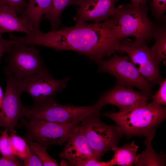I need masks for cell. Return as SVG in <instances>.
<instances>
[{
    "label": "cell",
    "instance_id": "obj_1",
    "mask_svg": "<svg viewBox=\"0 0 166 166\" xmlns=\"http://www.w3.org/2000/svg\"><path fill=\"white\" fill-rule=\"evenodd\" d=\"M121 40L107 20L88 23L78 20L73 27H64L45 33L40 30L35 31L26 36V42L30 45L49 47L57 51H74L98 63L104 57L119 52Z\"/></svg>",
    "mask_w": 166,
    "mask_h": 166
},
{
    "label": "cell",
    "instance_id": "obj_2",
    "mask_svg": "<svg viewBox=\"0 0 166 166\" xmlns=\"http://www.w3.org/2000/svg\"><path fill=\"white\" fill-rule=\"evenodd\" d=\"M146 3L135 6L132 3L118 6L114 15L107 20L115 34L122 39L128 36L146 42L152 37L155 27L148 15Z\"/></svg>",
    "mask_w": 166,
    "mask_h": 166
},
{
    "label": "cell",
    "instance_id": "obj_3",
    "mask_svg": "<svg viewBox=\"0 0 166 166\" xmlns=\"http://www.w3.org/2000/svg\"><path fill=\"white\" fill-rule=\"evenodd\" d=\"M165 108L152 102L124 112L106 113L103 115L114 121L128 136H147L166 117Z\"/></svg>",
    "mask_w": 166,
    "mask_h": 166
},
{
    "label": "cell",
    "instance_id": "obj_4",
    "mask_svg": "<svg viewBox=\"0 0 166 166\" xmlns=\"http://www.w3.org/2000/svg\"><path fill=\"white\" fill-rule=\"evenodd\" d=\"M103 106L98 101L94 105L83 106L61 105L55 102L43 106L26 107L24 117L26 120L79 123L89 117L99 115Z\"/></svg>",
    "mask_w": 166,
    "mask_h": 166
},
{
    "label": "cell",
    "instance_id": "obj_5",
    "mask_svg": "<svg viewBox=\"0 0 166 166\" xmlns=\"http://www.w3.org/2000/svg\"><path fill=\"white\" fill-rule=\"evenodd\" d=\"M79 124L26 120L23 118L17 126L26 128L25 138L37 141L47 148L51 145L62 144Z\"/></svg>",
    "mask_w": 166,
    "mask_h": 166
},
{
    "label": "cell",
    "instance_id": "obj_6",
    "mask_svg": "<svg viewBox=\"0 0 166 166\" xmlns=\"http://www.w3.org/2000/svg\"><path fill=\"white\" fill-rule=\"evenodd\" d=\"M5 53L6 67L19 83L30 77L48 71L38 51L33 46L18 44L14 42Z\"/></svg>",
    "mask_w": 166,
    "mask_h": 166
},
{
    "label": "cell",
    "instance_id": "obj_7",
    "mask_svg": "<svg viewBox=\"0 0 166 166\" xmlns=\"http://www.w3.org/2000/svg\"><path fill=\"white\" fill-rule=\"evenodd\" d=\"M127 56L115 53L108 60L101 61L98 70L114 76L118 85L127 87H136L148 97L152 93L153 83L146 80Z\"/></svg>",
    "mask_w": 166,
    "mask_h": 166
},
{
    "label": "cell",
    "instance_id": "obj_8",
    "mask_svg": "<svg viewBox=\"0 0 166 166\" xmlns=\"http://www.w3.org/2000/svg\"><path fill=\"white\" fill-rule=\"evenodd\" d=\"M69 79H57L48 71H43L19 82V89L22 93L26 92L30 96L33 106H43L55 102L56 94L66 87Z\"/></svg>",
    "mask_w": 166,
    "mask_h": 166
},
{
    "label": "cell",
    "instance_id": "obj_9",
    "mask_svg": "<svg viewBox=\"0 0 166 166\" xmlns=\"http://www.w3.org/2000/svg\"><path fill=\"white\" fill-rule=\"evenodd\" d=\"M99 115L84 120L79 126L91 147L101 158L104 153L117 144L123 132L118 126L103 123Z\"/></svg>",
    "mask_w": 166,
    "mask_h": 166
},
{
    "label": "cell",
    "instance_id": "obj_10",
    "mask_svg": "<svg viewBox=\"0 0 166 166\" xmlns=\"http://www.w3.org/2000/svg\"><path fill=\"white\" fill-rule=\"evenodd\" d=\"M4 72L6 84L0 104V127L7 128L10 133L16 132L14 128L18 120L24 117L26 106L20 100L19 82L6 67Z\"/></svg>",
    "mask_w": 166,
    "mask_h": 166
},
{
    "label": "cell",
    "instance_id": "obj_11",
    "mask_svg": "<svg viewBox=\"0 0 166 166\" xmlns=\"http://www.w3.org/2000/svg\"><path fill=\"white\" fill-rule=\"evenodd\" d=\"M118 50L126 53L134 65H140L138 69L146 80L153 83H162L163 80L158 65L154 61L146 42L132 41L124 38L121 40Z\"/></svg>",
    "mask_w": 166,
    "mask_h": 166
},
{
    "label": "cell",
    "instance_id": "obj_12",
    "mask_svg": "<svg viewBox=\"0 0 166 166\" xmlns=\"http://www.w3.org/2000/svg\"><path fill=\"white\" fill-rule=\"evenodd\" d=\"M79 124L69 137L66 145L59 154L70 164L76 166L91 158L100 160L101 158L91 146Z\"/></svg>",
    "mask_w": 166,
    "mask_h": 166
},
{
    "label": "cell",
    "instance_id": "obj_13",
    "mask_svg": "<svg viewBox=\"0 0 166 166\" xmlns=\"http://www.w3.org/2000/svg\"><path fill=\"white\" fill-rule=\"evenodd\" d=\"M148 99L132 88L117 85L103 93L98 101L104 106L108 104L116 106L119 112H124L147 104Z\"/></svg>",
    "mask_w": 166,
    "mask_h": 166
},
{
    "label": "cell",
    "instance_id": "obj_14",
    "mask_svg": "<svg viewBox=\"0 0 166 166\" xmlns=\"http://www.w3.org/2000/svg\"><path fill=\"white\" fill-rule=\"evenodd\" d=\"M118 0H79L76 9L77 20L95 23L105 21L114 14Z\"/></svg>",
    "mask_w": 166,
    "mask_h": 166
},
{
    "label": "cell",
    "instance_id": "obj_15",
    "mask_svg": "<svg viewBox=\"0 0 166 166\" xmlns=\"http://www.w3.org/2000/svg\"><path fill=\"white\" fill-rule=\"evenodd\" d=\"M10 7L0 4V34L13 32L31 34L35 30L28 25Z\"/></svg>",
    "mask_w": 166,
    "mask_h": 166
},
{
    "label": "cell",
    "instance_id": "obj_16",
    "mask_svg": "<svg viewBox=\"0 0 166 166\" xmlns=\"http://www.w3.org/2000/svg\"><path fill=\"white\" fill-rule=\"evenodd\" d=\"M52 0H29L20 17L34 30H40L42 17L50 8Z\"/></svg>",
    "mask_w": 166,
    "mask_h": 166
},
{
    "label": "cell",
    "instance_id": "obj_17",
    "mask_svg": "<svg viewBox=\"0 0 166 166\" xmlns=\"http://www.w3.org/2000/svg\"><path fill=\"white\" fill-rule=\"evenodd\" d=\"M138 148L134 141L120 148L114 147L111 150L114 151V155L109 161L111 166H131L134 164L137 160L136 153Z\"/></svg>",
    "mask_w": 166,
    "mask_h": 166
},
{
    "label": "cell",
    "instance_id": "obj_18",
    "mask_svg": "<svg viewBox=\"0 0 166 166\" xmlns=\"http://www.w3.org/2000/svg\"><path fill=\"white\" fill-rule=\"evenodd\" d=\"M155 133V130L146 136L145 144V150L137 155V160L134 164L137 166H164V158L156 153L152 147L151 141Z\"/></svg>",
    "mask_w": 166,
    "mask_h": 166
},
{
    "label": "cell",
    "instance_id": "obj_19",
    "mask_svg": "<svg viewBox=\"0 0 166 166\" xmlns=\"http://www.w3.org/2000/svg\"><path fill=\"white\" fill-rule=\"evenodd\" d=\"M152 37L155 39V42L150 51L154 61L158 65L166 57L165 25L155 27Z\"/></svg>",
    "mask_w": 166,
    "mask_h": 166
},
{
    "label": "cell",
    "instance_id": "obj_20",
    "mask_svg": "<svg viewBox=\"0 0 166 166\" xmlns=\"http://www.w3.org/2000/svg\"><path fill=\"white\" fill-rule=\"evenodd\" d=\"M79 0H52L48 11L44 15V19L50 22L53 30L59 28L61 15L65 9L72 5H77Z\"/></svg>",
    "mask_w": 166,
    "mask_h": 166
},
{
    "label": "cell",
    "instance_id": "obj_21",
    "mask_svg": "<svg viewBox=\"0 0 166 166\" xmlns=\"http://www.w3.org/2000/svg\"><path fill=\"white\" fill-rule=\"evenodd\" d=\"M16 132L10 133V140L14 154L23 160L30 155L31 148L23 138L16 135Z\"/></svg>",
    "mask_w": 166,
    "mask_h": 166
},
{
    "label": "cell",
    "instance_id": "obj_22",
    "mask_svg": "<svg viewBox=\"0 0 166 166\" xmlns=\"http://www.w3.org/2000/svg\"><path fill=\"white\" fill-rule=\"evenodd\" d=\"M23 138L31 149L39 158L43 166H59L57 161L47 153L46 148L38 142H35L25 138Z\"/></svg>",
    "mask_w": 166,
    "mask_h": 166
},
{
    "label": "cell",
    "instance_id": "obj_23",
    "mask_svg": "<svg viewBox=\"0 0 166 166\" xmlns=\"http://www.w3.org/2000/svg\"><path fill=\"white\" fill-rule=\"evenodd\" d=\"M8 132L5 128L0 135V153L4 157L14 158L16 156L13 152Z\"/></svg>",
    "mask_w": 166,
    "mask_h": 166
},
{
    "label": "cell",
    "instance_id": "obj_24",
    "mask_svg": "<svg viewBox=\"0 0 166 166\" xmlns=\"http://www.w3.org/2000/svg\"><path fill=\"white\" fill-rule=\"evenodd\" d=\"M152 103L158 105L166 104V80H163L157 92L152 97Z\"/></svg>",
    "mask_w": 166,
    "mask_h": 166
},
{
    "label": "cell",
    "instance_id": "obj_25",
    "mask_svg": "<svg viewBox=\"0 0 166 166\" xmlns=\"http://www.w3.org/2000/svg\"><path fill=\"white\" fill-rule=\"evenodd\" d=\"M0 4L10 7L18 14L23 11L27 4L26 0H0Z\"/></svg>",
    "mask_w": 166,
    "mask_h": 166
},
{
    "label": "cell",
    "instance_id": "obj_26",
    "mask_svg": "<svg viewBox=\"0 0 166 166\" xmlns=\"http://www.w3.org/2000/svg\"><path fill=\"white\" fill-rule=\"evenodd\" d=\"M151 8L155 15H163L166 11V0H152Z\"/></svg>",
    "mask_w": 166,
    "mask_h": 166
},
{
    "label": "cell",
    "instance_id": "obj_27",
    "mask_svg": "<svg viewBox=\"0 0 166 166\" xmlns=\"http://www.w3.org/2000/svg\"><path fill=\"white\" fill-rule=\"evenodd\" d=\"M20 159L17 156L14 158L0 156V166H24L23 160Z\"/></svg>",
    "mask_w": 166,
    "mask_h": 166
},
{
    "label": "cell",
    "instance_id": "obj_28",
    "mask_svg": "<svg viewBox=\"0 0 166 166\" xmlns=\"http://www.w3.org/2000/svg\"><path fill=\"white\" fill-rule=\"evenodd\" d=\"M23 160L25 166H43L39 158L31 149L30 155Z\"/></svg>",
    "mask_w": 166,
    "mask_h": 166
},
{
    "label": "cell",
    "instance_id": "obj_29",
    "mask_svg": "<svg viewBox=\"0 0 166 166\" xmlns=\"http://www.w3.org/2000/svg\"><path fill=\"white\" fill-rule=\"evenodd\" d=\"M110 162L101 161L98 159L92 158L85 160L80 164L79 166H110Z\"/></svg>",
    "mask_w": 166,
    "mask_h": 166
},
{
    "label": "cell",
    "instance_id": "obj_30",
    "mask_svg": "<svg viewBox=\"0 0 166 166\" xmlns=\"http://www.w3.org/2000/svg\"><path fill=\"white\" fill-rule=\"evenodd\" d=\"M14 42V41L12 40L4 39L2 37V34H0V61L2 57L8 46Z\"/></svg>",
    "mask_w": 166,
    "mask_h": 166
},
{
    "label": "cell",
    "instance_id": "obj_31",
    "mask_svg": "<svg viewBox=\"0 0 166 166\" xmlns=\"http://www.w3.org/2000/svg\"><path fill=\"white\" fill-rule=\"evenodd\" d=\"M132 3L135 6H138L140 4L146 3L149 0H131Z\"/></svg>",
    "mask_w": 166,
    "mask_h": 166
},
{
    "label": "cell",
    "instance_id": "obj_32",
    "mask_svg": "<svg viewBox=\"0 0 166 166\" xmlns=\"http://www.w3.org/2000/svg\"><path fill=\"white\" fill-rule=\"evenodd\" d=\"M3 95L1 87L0 86V104Z\"/></svg>",
    "mask_w": 166,
    "mask_h": 166
},
{
    "label": "cell",
    "instance_id": "obj_33",
    "mask_svg": "<svg viewBox=\"0 0 166 166\" xmlns=\"http://www.w3.org/2000/svg\"><path fill=\"white\" fill-rule=\"evenodd\" d=\"M2 132V131H1V129H0V135L1 134V133Z\"/></svg>",
    "mask_w": 166,
    "mask_h": 166
},
{
    "label": "cell",
    "instance_id": "obj_34",
    "mask_svg": "<svg viewBox=\"0 0 166 166\" xmlns=\"http://www.w3.org/2000/svg\"></svg>",
    "mask_w": 166,
    "mask_h": 166
}]
</instances>
